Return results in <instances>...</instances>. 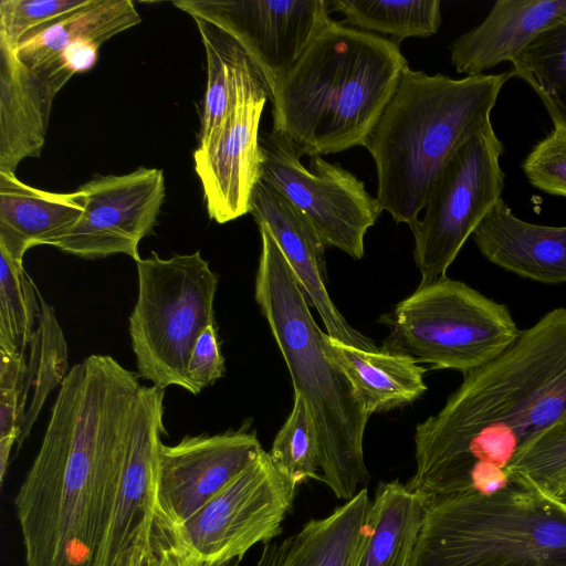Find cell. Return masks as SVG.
Instances as JSON below:
<instances>
[{"instance_id": "1", "label": "cell", "mask_w": 566, "mask_h": 566, "mask_svg": "<svg viewBox=\"0 0 566 566\" xmlns=\"http://www.w3.org/2000/svg\"><path fill=\"white\" fill-rule=\"evenodd\" d=\"M140 388L138 374L109 355L70 368L14 499L27 566L95 565Z\"/></svg>"}, {"instance_id": "2", "label": "cell", "mask_w": 566, "mask_h": 566, "mask_svg": "<svg viewBox=\"0 0 566 566\" xmlns=\"http://www.w3.org/2000/svg\"><path fill=\"white\" fill-rule=\"evenodd\" d=\"M564 421L566 307H558L464 375L441 410L417 424L416 471L406 485L426 504L468 491L475 465L505 471L522 448Z\"/></svg>"}, {"instance_id": "3", "label": "cell", "mask_w": 566, "mask_h": 566, "mask_svg": "<svg viewBox=\"0 0 566 566\" xmlns=\"http://www.w3.org/2000/svg\"><path fill=\"white\" fill-rule=\"evenodd\" d=\"M407 67L391 39L332 20L272 88V132L302 157L365 147Z\"/></svg>"}, {"instance_id": "4", "label": "cell", "mask_w": 566, "mask_h": 566, "mask_svg": "<svg viewBox=\"0 0 566 566\" xmlns=\"http://www.w3.org/2000/svg\"><path fill=\"white\" fill-rule=\"evenodd\" d=\"M511 70L451 78L407 67L365 147L377 172L376 199L397 223L412 228L449 157L492 124Z\"/></svg>"}, {"instance_id": "5", "label": "cell", "mask_w": 566, "mask_h": 566, "mask_svg": "<svg viewBox=\"0 0 566 566\" xmlns=\"http://www.w3.org/2000/svg\"><path fill=\"white\" fill-rule=\"evenodd\" d=\"M261 254L255 301L266 318L294 387L308 405L318 430L323 481L337 499L354 497L370 475L363 439L369 415L350 382L324 352V335L305 294L271 233L259 227Z\"/></svg>"}, {"instance_id": "6", "label": "cell", "mask_w": 566, "mask_h": 566, "mask_svg": "<svg viewBox=\"0 0 566 566\" xmlns=\"http://www.w3.org/2000/svg\"><path fill=\"white\" fill-rule=\"evenodd\" d=\"M411 566H566V510L515 482L434 500Z\"/></svg>"}, {"instance_id": "7", "label": "cell", "mask_w": 566, "mask_h": 566, "mask_svg": "<svg viewBox=\"0 0 566 566\" xmlns=\"http://www.w3.org/2000/svg\"><path fill=\"white\" fill-rule=\"evenodd\" d=\"M137 298L128 332L139 378L189 391L187 364L200 333L216 325L219 276L199 251L136 262Z\"/></svg>"}, {"instance_id": "8", "label": "cell", "mask_w": 566, "mask_h": 566, "mask_svg": "<svg viewBox=\"0 0 566 566\" xmlns=\"http://www.w3.org/2000/svg\"><path fill=\"white\" fill-rule=\"evenodd\" d=\"M388 324L389 350L463 375L496 358L521 332L506 305L447 276L419 285Z\"/></svg>"}, {"instance_id": "9", "label": "cell", "mask_w": 566, "mask_h": 566, "mask_svg": "<svg viewBox=\"0 0 566 566\" xmlns=\"http://www.w3.org/2000/svg\"><path fill=\"white\" fill-rule=\"evenodd\" d=\"M504 146L493 125L464 142L447 160L428 193L423 216L410 228L419 285L446 277L447 270L502 198Z\"/></svg>"}, {"instance_id": "10", "label": "cell", "mask_w": 566, "mask_h": 566, "mask_svg": "<svg viewBox=\"0 0 566 566\" xmlns=\"http://www.w3.org/2000/svg\"><path fill=\"white\" fill-rule=\"evenodd\" d=\"M296 489L263 451L191 517L172 526L174 533L197 566L242 559L254 545L281 534Z\"/></svg>"}, {"instance_id": "11", "label": "cell", "mask_w": 566, "mask_h": 566, "mask_svg": "<svg viewBox=\"0 0 566 566\" xmlns=\"http://www.w3.org/2000/svg\"><path fill=\"white\" fill-rule=\"evenodd\" d=\"M261 180L282 193L311 221L325 245L356 260L364 255V239L382 210L365 184L322 156L301 163L297 147L281 134L261 133Z\"/></svg>"}, {"instance_id": "12", "label": "cell", "mask_w": 566, "mask_h": 566, "mask_svg": "<svg viewBox=\"0 0 566 566\" xmlns=\"http://www.w3.org/2000/svg\"><path fill=\"white\" fill-rule=\"evenodd\" d=\"M77 191L84 212L53 247L82 259L126 254L139 261L138 244L151 233L165 199L163 170L139 167L125 175H107Z\"/></svg>"}, {"instance_id": "13", "label": "cell", "mask_w": 566, "mask_h": 566, "mask_svg": "<svg viewBox=\"0 0 566 566\" xmlns=\"http://www.w3.org/2000/svg\"><path fill=\"white\" fill-rule=\"evenodd\" d=\"M174 4L235 39L263 73L271 93L332 21L328 0L177 1Z\"/></svg>"}, {"instance_id": "14", "label": "cell", "mask_w": 566, "mask_h": 566, "mask_svg": "<svg viewBox=\"0 0 566 566\" xmlns=\"http://www.w3.org/2000/svg\"><path fill=\"white\" fill-rule=\"evenodd\" d=\"M249 424L218 434L186 436L161 444L154 483V513L177 526L191 517L264 451Z\"/></svg>"}, {"instance_id": "15", "label": "cell", "mask_w": 566, "mask_h": 566, "mask_svg": "<svg viewBox=\"0 0 566 566\" xmlns=\"http://www.w3.org/2000/svg\"><path fill=\"white\" fill-rule=\"evenodd\" d=\"M266 99H252L233 109L193 153L209 218L227 223L250 213L261 180L259 126Z\"/></svg>"}, {"instance_id": "16", "label": "cell", "mask_w": 566, "mask_h": 566, "mask_svg": "<svg viewBox=\"0 0 566 566\" xmlns=\"http://www.w3.org/2000/svg\"><path fill=\"white\" fill-rule=\"evenodd\" d=\"M250 213L258 227L265 228L275 240L306 300L323 321L326 334L360 349H377L369 338L344 318L333 303L326 290V245L308 218L262 180L253 189Z\"/></svg>"}, {"instance_id": "17", "label": "cell", "mask_w": 566, "mask_h": 566, "mask_svg": "<svg viewBox=\"0 0 566 566\" xmlns=\"http://www.w3.org/2000/svg\"><path fill=\"white\" fill-rule=\"evenodd\" d=\"M164 397L165 390L154 385L139 390L115 503L94 566H115L139 528L154 517L155 473L166 434Z\"/></svg>"}, {"instance_id": "18", "label": "cell", "mask_w": 566, "mask_h": 566, "mask_svg": "<svg viewBox=\"0 0 566 566\" xmlns=\"http://www.w3.org/2000/svg\"><path fill=\"white\" fill-rule=\"evenodd\" d=\"M566 18V0H499L484 20L450 45L451 63L467 76L512 62L538 34Z\"/></svg>"}, {"instance_id": "19", "label": "cell", "mask_w": 566, "mask_h": 566, "mask_svg": "<svg viewBox=\"0 0 566 566\" xmlns=\"http://www.w3.org/2000/svg\"><path fill=\"white\" fill-rule=\"evenodd\" d=\"M491 263L546 284L566 282V226H543L516 217L501 198L473 233Z\"/></svg>"}, {"instance_id": "20", "label": "cell", "mask_w": 566, "mask_h": 566, "mask_svg": "<svg viewBox=\"0 0 566 566\" xmlns=\"http://www.w3.org/2000/svg\"><path fill=\"white\" fill-rule=\"evenodd\" d=\"M57 92L44 74L0 44V171L15 174L22 160L40 156Z\"/></svg>"}, {"instance_id": "21", "label": "cell", "mask_w": 566, "mask_h": 566, "mask_svg": "<svg viewBox=\"0 0 566 566\" xmlns=\"http://www.w3.org/2000/svg\"><path fill=\"white\" fill-rule=\"evenodd\" d=\"M41 315L24 353L0 350V389L19 401L24 422L17 452L28 439L48 397L70 368L67 344L54 308L40 297Z\"/></svg>"}, {"instance_id": "22", "label": "cell", "mask_w": 566, "mask_h": 566, "mask_svg": "<svg viewBox=\"0 0 566 566\" xmlns=\"http://www.w3.org/2000/svg\"><path fill=\"white\" fill-rule=\"evenodd\" d=\"M84 206L78 191L51 192L0 171V248L22 262L35 245H54L78 221Z\"/></svg>"}, {"instance_id": "23", "label": "cell", "mask_w": 566, "mask_h": 566, "mask_svg": "<svg viewBox=\"0 0 566 566\" xmlns=\"http://www.w3.org/2000/svg\"><path fill=\"white\" fill-rule=\"evenodd\" d=\"M324 352L343 371L367 415L409 403L427 389L426 368L411 356L385 350L360 349L325 333Z\"/></svg>"}, {"instance_id": "24", "label": "cell", "mask_w": 566, "mask_h": 566, "mask_svg": "<svg viewBox=\"0 0 566 566\" xmlns=\"http://www.w3.org/2000/svg\"><path fill=\"white\" fill-rule=\"evenodd\" d=\"M207 57V91L200 140L207 138L227 116L252 99H270L271 88L255 62L229 33L216 24L192 17Z\"/></svg>"}, {"instance_id": "25", "label": "cell", "mask_w": 566, "mask_h": 566, "mask_svg": "<svg viewBox=\"0 0 566 566\" xmlns=\"http://www.w3.org/2000/svg\"><path fill=\"white\" fill-rule=\"evenodd\" d=\"M367 488L322 518H313L287 538L277 566H357L370 514Z\"/></svg>"}, {"instance_id": "26", "label": "cell", "mask_w": 566, "mask_h": 566, "mask_svg": "<svg viewBox=\"0 0 566 566\" xmlns=\"http://www.w3.org/2000/svg\"><path fill=\"white\" fill-rule=\"evenodd\" d=\"M140 21L130 0H92L86 7L28 34L13 52L25 65L42 70L72 43L87 40L102 45Z\"/></svg>"}, {"instance_id": "27", "label": "cell", "mask_w": 566, "mask_h": 566, "mask_svg": "<svg viewBox=\"0 0 566 566\" xmlns=\"http://www.w3.org/2000/svg\"><path fill=\"white\" fill-rule=\"evenodd\" d=\"M424 512L423 499L406 484L380 483L357 566H411Z\"/></svg>"}, {"instance_id": "28", "label": "cell", "mask_w": 566, "mask_h": 566, "mask_svg": "<svg viewBox=\"0 0 566 566\" xmlns=\"http://www.w3.org/2000/svg\"><path fill=\"white\" fill-rule=\"evenodd\" d=\"M329 9L345 15L344 24L389 35L400 43L407 38H427L441 25L440 0H328Z\"/></svg>"}, {"instance_id": "29", "label": "cell", "mask_w": 566, "mask_h": 566, "mask_svg": "<svg viewBox=\"0 0 566 566\" xmlns=\"http://www.w3.org/2000/svg\"><path fill=\"white\" fill-rule=\"evenodd\" d=\"M511 63L513 76L533 88L553 124L566 126V18L538 34Z\"/></svg>"}, {"instance_id": "30", "label": "cell", "mask_w": 566, "mask_h": 566, "mask_svg": "<svg viewBox=\"0 0 566 566\" xmlns=\"http://www.w3.org/2000/svg\"><path fill=\"white\" fill-rule=\"evenodd\" d=\"M40 297L22 262L0 248V350L28 349L41 315Z\"/></svg>"}, {"instance_id": "31", "label": "cell", "mask_w": 566, "mask_h": 566, "mask_svg": "<svg viewBox=\"0 0 566 566\" xmlns=\"http://www.w3.org/2000/svg\"><path fill=\"white\" fill-rule=\"evenodd\" d=\"M268 453L275 468L296 485L308 479L321 480L318 430L308 405L300 395L294 394L292 411Z\"/></svg>"}, {"instance_id": "32", "label": "cell", "mask_w": 566, "mask_h": 566, "mask_svg": "<svg viewBox=\"0 0 566 566\" xmlns=\"http://www.w3.org/2000/svg\"><path fill=\"white\" fill-rule=\"evenodd\" d=\"M505 472L511 482L566 500V421L522 448Z\"/></svg>"}, {"instance_id": "33", "label": "cell", "mask_w": 566, "mask_h": 566, "mask_svg": "<svg viewBox=\"0 0 566 566\" xmlns=\"http://www.w3.org/2000/svg\"><path fill=\"white\" fill-rule=\"evenodd\" d=\"M91 2L92 0H1L0 44L14 50L28 34Z\"/></svg>"}, {"instance_id": "34", "label": "cell", "mask_w": 566, "mask_h": 566, "mask_svg": "<svg viewBox=\"0 0 566 566\" xmlns=\"http://www.w3.org/2000/svg\"><path fill=\"white\" fill-rule=\"evenodd\" d=\"M115 566H197L177 539L174 527L155 515L140 527Z\"/></svg>"}, {"instance_id": "35", "label": "cell", "mask_w": 566, "mask_h": 566, "mask_svg": "<svg viewBox=\"0 0 566 566\" xmlns=\"http://www.w3.org/2000/svg\"><path fill=\"white\" fill-rule=\"evenodd\" d=\"M553 126V130L526 156L522 168L535 188L566 197V126Z\"/></svg>"}, {"instance_id": "36", "label": "cell", "mask_w": 566, "mask_h": 566, "mask_svg": "<svg viewBox=\"0 0 566 566\" xmlns=\"http://www.w3.org/2000/svg\"><path fill=\"white\" fill-rule=\"evenodd\" d=\"M224 358L221 354L217 325L207 326L198 336L187 364L189 392L198 395L203 388L223 377Z\"/></svg>"}, {"instance_id": "37", "label": "cell", "mask_w": 566, "mask_h": 566, "mask_svg": "<svg viewBox=\"0 0 566 566\" xmlns=\"http://www.w3.org/2000/svg\"><path fill=\"white\" fill-rule=\"evenodd\" d=\"M282 552L275 545H265L255 566H277ZM242 559H233L222 566H240Z\"/></svg>"}, {"instance_id": "38", "label": "cell", "mask_w": 566, "mask_h": 566, "mask_svg": "<svg viewBox=\"0 0 566 566\" xmlns=\"http://www.w3.org/2000/svg\"><path fill=\"white\" fill-rule=\"evenodd\" d=\"M547 495V494H546ZM549 496V495H547ZM553 501H555L558 505H560L563 509L566 510V504L564 502H562L560 500H557V499H554L552 496H549Z\"/></svg>"}]
</instances>
